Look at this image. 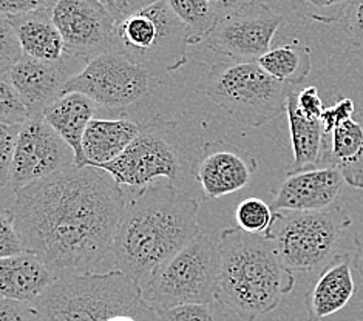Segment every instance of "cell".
I'll return each mask as SVG.
<instances>
[{
  "instance_id": "f35d334b",
  "label": "cell",
  "mask_w": 363,
  "mask_h": 321,
  "mask_svg": "<svg viewBox=\"0 0 363 321\" xmlns=\"http://www.w3.org/2000/svg\"><path fill=\"white\" fill-rule=\"evenodd\" d=\"M247 2H250V0H211V4L215 8V11H217L218 17H224L238 11L240 8H243Z\"/></svg>"
},
{
  "instance_id": "9a60e30c",
  "label": "cell",
  "mask_w": 363,
  "mask_h": 321,
  "mask_svg": "<svg viewBox=\"0 0 363 321\" xmlns=\"http://www.w3.org/2000/svg\"><path fill=\"white\" fill-rule=\"evenodd\" d=\"M257 170V161L221 142H207L192 164V175L206 199H218L245 188Z\"/></svg>"
},
{
  "instance_id": "44dd1931",
  "label": "cell",
  "mask_w": 363,
  "mask_h": 321,
  "mask_svg": "<svg viewBox=\"0 0 363 321\" xmlns=\"http://www.w3.org/2000/svg\"><path fill=\"white\" fill-rule=\"evenodd\" d=\"M141 124L132 119L94 118L84 136L82 150L85 166L102 167L115 161L140 135Z\"/></svg>"
},
{
  "instance_id": "8d00e7d4",
  "label": "cell",
  "mask_w": 363,
  "mask_h": 321,
  "mask_svg": "<svg viewBox=\"0 0 363 321\" xmlns=\"http://www.w3.org/2000/svg\"><path fill=\"white\" fill-rule=\"evenodd\" d=\"M59 0H0V13L2 14H23L40 10H53Z\"/></svg>"
},
{
  "instance_id": "4dcf8cb0",
  "label": "cell",
  "mask_w": 363,
  "mask_h": 321,
  "mask_svg": "<svg viewBox=\"0 0 363 321\" xmlns=\"http://www.w3.org/2000/svg\"><path fill=\"white\" fill-rule=\"evenodd\" d=\"M22 125L0 124V186L10 184V171L14 159L16 142Z\"/></svg>"
},
{
  "instance_id": "d4e9b609",
  "label": "cell",
  "mask_w": 363,
  "mask_h": 321,
  "mask_svg": "<svg viewBox=\"0 0 363 321\" xmlns=\"http://www.w3.org/2000/svg\"><path fill=\"white\" fill-rule=\"evenodd\" d=\"M166 2L186 27L189 45L206 42L220 19L211 0H166Z\"/></svg>"
},
{
  "instance_id": "cb8c5ba5",
  "label": "cell",
  "mask_w": 363,
  "mask_h": 321,
  "mask_svg": "<svg viewBox=\"0 0 363 321\" xmlns=\"http://www.w3.org/2000/svg\"><path fill=\"white\" fill-rule=\"evenodd\" d=\"M257 64L274 79L294 86L306 79L311 73V67H313L309 47L298 39L271 48L257 60Z\"/></svg>"
},
{
  "instance_id": "30bf717a",
  "label": "cell",
  "mask_w": 363,
  "mask_h": 321,
  "mask_svg": "<svg viewBox=\"0 0 363 321\" xmlns=\"http://www.w3.org/2000/svg\"><path fill=\"white\" fill-rule=\"evenodd\" d=\"M153 74L133 60L106 53L90 59L65 85V93H82L101 107L125 108L149 93Z\"/></svg>"
},
{
  "instance_id": "8fae6325",
  "label": "cell",
  "mask_w": 363,
  "mask_h": 321,
  "mask_svg": "<svg viewBox=\"0 0 363 321\" xmlns=\"http://www.w3.org/2000/svg\"><path fill=\"white\" fill-rule=\"evenodd\" d=\"M283 25H286L284 16L271 5L250 0L238 11L220 17L206 42L215 53L233 62H257L271 50Z\"/></svg>"
},
{
  "instance_id": "f546056e",
  "label": "cell",
  "mask_w": 363,
  "mask_h": 321,
  "mask_svg": "<svg viewBox=\"0 0 363 321\" xmlns=\"http://www.w3.org/2000/svg\"><path fill=\"white\" fill-rule=\"evenodd\" d=\"M160 321H223V317L213 309V303L206 305H183L158 310Z\"/></svg>"
},
{
  "instance_id": "52a82bcc",
  "label": "cell",
  "mask_w": 363,
  "mask_h": 321,
  "mask_svg": "<svg viewBox=\"0 0 363 321\" xmlns=\"http://www.w3.org/2000/svg\"><path fill=\"white\" fill-rule=\"evenodd\" d=\"M187 30L166 0L116 22L115 50L153 76L179 70L187 62Z\"/></svg>"
},
{
  "instance_id": "8992f818",
  "label": "cell",
  "mask_w": 363,
  "mask_h": 321,
  "mask_svg": "<svg viewBox=\"0 0 363 321\" xmlns=\"http://www.w3.org/2000/svg\"><path fill=\"white\" fill-rule=\"evenodd\" d=\"M294 85L274 79L257 62H218L207 74L206 96L238 123L263 127L286 111Z\"/></svg>"
},
{
  "instance_id": "ac0fdd59",
  "label": "cell",
  "mask_w": 363,
  "mask_h": 321,
  "mask_svg": "<svg viewBox=\"0 0 363 321\" xmlns=\"http://www.w3.org/2000/svg\"><path fill=\"white\" fill-rule=\"evenodd\" d=\"M59 276L42 259L22 252L0 259V295L2 298L34 305Z\"/></svg>"
},
{
  "instance_id": "4316f807",
  "label": "cell",
  "mask_w": 363,
  "mask_h": 321,
  "mask_svg": "<svg viewBox=\"0 0 363 321\" xmlns=\"http://www.w3.org/2000/svg\"><path fill=\"white\" fill-rule=\"evenodd\" d=\"M350 0H291V5L300 16L323 25L342 21Z\"/></svg>"
},
{
  "instance_id": "60d3db41",
  "label": "cell",
  "mask_w": 363,
  "mask_h": 321,
  "mask_svg": "<svg viewBox=\"0 0 363 321\" xmlns=\"http://www.w3.org/2000/svg\"><path fill=\"white\" fill-rule=\"evenodd\" d=\"M254 2H262V4H266V5H272L275 2H279V0H254Z\"/></svg>"
},
{
  "instance_id": "83f0119b",
  "label": "cell",
  "mask_w": 363,
  "mask_h": 321,
  "mask_svg": "<svg viewBox=\"0 0 363 321\" xmlns=\"http://www.w3.org/2000/svg\"><path fill=\"white\" fill-rule=\"evenodd\" d=\"M31 118L23 99L13 84L2 76L0 81V124L23 125Z\"/></svg>"
},
{
  "instance_id": "e0dca14e",
  "label": "cell",
  "mask_w": 363,
  "mask_h": 321,
  "mask_svg": "<svg viewBox=\"0 0 363 321\" xmlns=\"http://www.w3.org/2000/svg\"><path fill=\"white\" fill-rule=\"evenodd\" d=\"M352 257L335 255L326 263L317 280L306 292L305 306L308 321H322L342 310L356 292L352 275Z\"/></svg>"
},
{
  "instance_id": "5b68a950",
  "label": "cell",
  "mask_w": 363,
  "mask_h": 321,
  "mask_svg": "<svg viewBox=\"0 0 363 321\" xmlns=\"http://www.w3.org/2000/svg\"><path fill=\"white\" fill-rule=\"evenodd\" d=\"M220 264L218 242L200 233L145 276L143 297L155 310L215 303Z\"/></svg>"
},
{
  "instance_id": "74e56055",
  "label": "cell",
  "mask_w": 363,
  "mask_h": 321,
  "mask_svg": "<svg viewBox=\"0 0 363 321\" xmlns=\"http://www.w3.org/2000/svg\"><path fill=\"white\" fill-rule=\"evenodd\" d=\"M297 107L309 119H320L323 115V102L320 98L315 86H306V89L297 91Z\"/></svg>"
},
{
  "instance_id": "9c48e42d",
  "label": "cell",
  "mask_w": 363,
  "mask_h": 321,
  "mask_svg": "<svg viewBox=\"0 0 363 321\" xmlns=\"http://www.w3.org/2000/svg\"><path fill=\"white\" fill-rule=\"evenodd\" d=\"M121 187L143 188L160 178L178 187L187 171L186 152L177 133L175 123L155 119L141 124L140 135L115 161L104 164Z\"/></svg>"
},
{
  "instance_id": "d6a6232c",
  "label": "cell",
  "mask_w": 363,
  "mask_h": 321,
  "mask_svg": "<svg viewBox=\"0 0 363 321\" xmlns=\"http://www.w3.org/2000/svg\"><path fill=\"white\" fill-rule=\"evenodd\" d=\"M354 113H356V106H354L352 99L339 96L334 106L325 107L323 115L320 118L325 133L331 135L335 128H339L342 124L350 120L354 116Z\"/></svg>"
},
{
  "instance_id": "7a4b0ae2",
  "label": "cell",
  "mask_w": 363,
  "mask_h": 321,
  "mask_svg": "<svg viewBox=\"0 0 363 321\" xmlns=\"http://www.w3.org/2000/svg\"><path fill=\"white\" fill-rule=\"evenodd\" d=\"M200 235L198 203L174 184L138 188L127 201L111 254L119 271L143 283L155 267Z\"/></svg>"
},
{
  "instance_id": "6da1fadb",
  "label": "cell",
  "mask_w": 363,
  "mask_h": 321,
  "mask_svg": "<svg viewBox=\"0 0 363 321\" xmlns=\"http://www.w3.org/2000/svg\"><path fill=\"white\" fill-rule=\"evenodd\" d=\"M25 252L59 278L91 272L106 258L125 210L124 190L99 167H72L14 192Z\"/></svg>"
},
{
  "instance_id": "277c9868",
  "label": "cell",
  "mask_w": 363,
  "mask_h": 321,
  "mask_svg": "<svg viewBox=\"0 0 363 321\" xmlns=\"http://www.w3.org/2000/svg\"><path fill=\"white\" fill-rule=\"evenodd\" d=\"M34 306L42 321H160L141 284L119 269L57 278Z\"/></svg>"
},
{
  "instance_id": "e575fe53",
  "label": "cell",
  "mask_w": 363,
  "mask_h": 321,
  "mask_svg": "<svg viewBox=\"0 0 363 321\" xmlns=\"http://www.w3.org/2000/svg\"><path fill=\"white\" fill-rule=\"evenodd\" d=\"M0 321H42L38 308L30 303L2 298L0 301Z\"/></svg>"
},
{
  "instance_id": "d6986e66",
  "label": "cell",
  "mask_w": 363,
  "mask_h": 321,
  "mask_svg": "<svg viewBox=\"0 0 363 321\" xmlns=\"http://www.w3.org/2000/svg\"><path fill=\"white\" fill-rule=\"evenodd\" d=\"M320 166L337 169L348 186L363 188V110L326 135Z\"/></svg>"
},
{
  "instance_id": "ffe728a7",
  "label": "cell",
  "mask_w": 363,
  "mask_h": 321,
  "mask_svg": "<svg viewBox=\"0 0 363 321\" xmlns=\"http://www.w3.org/2000/svg\"><path fill=\"white\" fill-rule=\"evenodd\" d=\"M98 103L82 93H65L45 110L44 118L55 132L72 147L76 166L85 167L82 142Z\"/></svg>"
},
{
  "instance_id": "3957f363",
  "label": "cell",
  "mask_w": 363,
  "mask_h": 321,
  "mask_svg": "<svg viewBox=\"0 0 363 321\" xmlns=\"http://www.w3.org/2000/svg\"><path fill=\"white\" fill-rule=\"evenodd\" d=\"M218 246L217 301L243 321L271 314L296 288V275L284 266L266 235L228 227L220 233Z\"/></svg>"
},
{
  "instance_id": "d590c367",
  "label": "cell",
  "mask_w": 363,
  "mask_h": 321,
  "mask_svg": "<svg viewBox=\"0 0 363 321\" xmlns=\"http://www.w3.org/2000/svg\"><path fill=\"white\" fill-rule=\"evenodd\" d=\"M99 2L116 22H121L136 11L158 2V0H99Z\"/></svg>"
},
{
  "instance_id": "1f68e13d",
  "label": "cell",
  "mask_w": 363,
  "mask_h": 321,
  "mask_svg": "<svg viewBox=\"0 0 363 321\" xmlns=\"http://www.w3.org/2000/svg\"><path fill=\"white\" fill-rule=\"evenodd\" d=\"M25 252L19 232L16 229L13 209L0 212V258L19 255Z\"/></svg>"
},
{
  "instance_id": "5bb4252c",
  "label": "cell",
  "mask_w": 363,
  "mask_h": 321,
  "mask_svg": "<svg viewBox=\"0 0 363 321\" xmlns=\"http://www.w3.org/2000/svg\"><path fill=\"white\" fill-rule=\"evenodd\" d=\"M81 62L87 64L89 60L67 53L59 60H40L23 56L4 76L21 94L31 118L44 116L51 103L64 96L67 82L81 72L77 70Z\"/></svg>"
},
{
  "instance_id": "2e32d148",
  "label": "cell",
  "mask_w": 363,
  "mask_h": 321,
  "mask_svg": "<svg viewBox=\"0 0 363 321\" xmlns=\"http://www.w3.org/2000/svg\"><path fill=\"white\" fill-rule=\"evenodd\" d=\"M343 182L342 173L334 167L291 170L277 188L272 209L294 212L331 209L339 201Z\"/></svg>"
},
{
  "instance_id": "f1b7e54d",
  "label": "cell",
  "mask_w": 363,
  "mask_h": 321,
  "mask_svg": "<svg viewBox=\"0 0 363 321\" xmlns=\"http://www.w3.org/2000/svg\"><path fill=\"white\" fill-rule=\"evenodd\" d=\"M21 40L8 19V16L0 17V74H6L23 57Z\"/></svg>"
},
{
  "instance_id": "603a6c76",
  "label": "cell",
  "mask_w": 363,
  "mask_h": 321,
  "mask_svg": "<svg viewBox=\"0 0 363 321\" xmlns=\"http://www.w3.org/2000/svg\"><path fill=\"white\" fill-rule=\"evenodd\" d=\"M291 142L294 152V169L303 170L318 167L322 161L326 133L320 119H309L297 107V93H291L286 106Z\"/></svg>"
},
{
  "instance_id": "4fadbf2b",
  "label": "cell",
  "mask_w": 363,
  "mask_h": 321,
  "mask_svg": "<svg viewBox=\"0 0 363 321\" xmlns=\"http://www.w3.org/2000/svg\"><path fill=\"white\" fill-rule=\"evenodd\" d=\"M51 16L67 55L90 60L113 53L116 21L99 0H59Z\"/></svg>"
},
{
  "instance_id": "7402d4cb",
  "label": "cell",
  "mask_w": 363,
  "mask_h": 321,
  "mask_svg": "<svg viewBox=\"0 0 363 321\" xmlns=\"http://www.w3.org/2000/svg\"><path fill=\"white\" fill-rule=\"evenodd\" d=\"M8 19L21 40L25 56L40 60H59L64 57V39L50 10L13 14L8 16Z\"/></svg>"
},
{
  "instance_id": "836d02e7",
  "label": "cell",
  "mask_w": 363,
  "mask_h": 321,
  "mask_svg": "<svg viewBox=\"0 0 363 321\" xmlns=\"http://www.w3.org/2000/svg\"><path fill=\"white\" fill-rule=\"evenodd\" d=\"M342 21L351 45L363 50V0H350Z\"/></svg>"
},
{
  "instance_id": "ab89813d",
  "label": "cell",
  "mask_w": 363,
  "mask_h": 321,
  "mask_svg": "<svg viewBox=\"0 0 363 321\" xmlns=\"http://www.w3.org/2000/svg\"><path fill=\"white\" fill-rule=\"evenodd\" d=\"M352 264L356 272L363 281V230H360L356 238H354V255H352Z\"/></svg>"
},
{
  "instance_id": "7c38bea8",
  "label": "cell",
  "mask_w": 363,
  "mask_h": 321,
  "mask_svg": "<svg viewBox=\"0 0 363 321\" xmlns=\"http://www.w3.org/2000/svg\"><path fill=\"white\" fill-rule=\"evenodd\" d=\"M74 166L76 156L72 147L55 132L44 116H33L21 127L17 136L10 186L16 192Z\"/></svg>"
},
{
  "instance_id": "484cf974",
  "label": "cell",
  "mask_w": 363,
  "mask_h": 321,
  "mask_svg": "<svg viewBox=\"0 0 363 321\" xmlns=\"http://www.w3.org/2000/svg\"><path fill=\"white\" fill-rule=\"evenodd\" d=\"M275 218L272 205L266 204L260 198H247L241 201L235 209L237 227L249 233L266 235Z\"/></svg>"
},
{
  "instance_id": "ba28073f",
  "label": "cell",
  "mask_w": 363,
  "mask_h": 321,
  "mask_svg": "<svg viewBox=\"0 0 363 321\" xmlns=\"http://www.w3.org/2000/svg\"><path fill=\"white\" fill-rule=\"evenodd\" d=\"M350 225V215L340 205L309 212L275 210L266 237L292 272H313L335 257L334 252Z\"/></svg>"
}]
</instances>
